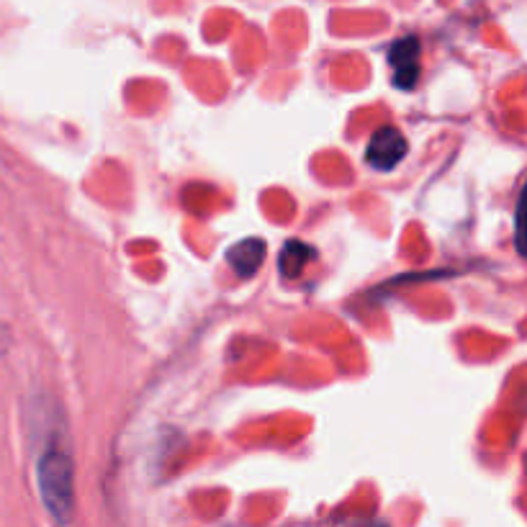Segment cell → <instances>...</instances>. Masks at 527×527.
<instances>
[{"label": "cell", "instance_id": "6da1fadb", "mask_svg": "<svg viewBox=\"0 0 527 527\" xmlns=\"http://www.w3.org/2000/svg\"><path fill=\"white\" fill-rule=\"evenodd\" d=\"M36 484L49 515L60 525H67L72 517L75 502V474H72V458L60 445H47L36 458Z\"/></svg>", "mask_w": 527, "mask_h": 527}, {"label": "cell", "instance_id": "3957f363", "mask_svg": "<svg viewBox=\"0 0 527 527\" xmlns=\"http://www.w3.org/2000/svg\"><path fill=\"white\" fill-rule=\"evenodd\" d=\"M389 62L394 67L396 88L412 90L420 78V42L417 36H404L399 42L391 44Z\"/></svg>", "mask_w": 527, "mask_h": 527}, {"label": "cell", "instance_id": "277c9868", "mask_svg": "<svg viewBox=\"0 0 527 527\" xmlns=\"http://www.w3.org/2000/svg\"><path fill=\"white\" fill-rule=\"evenodd\" d=\"M263 260H265V242L255 240V237L237 242V245L229 247L227 252V263L232 265L234 273L240 278H245V281L258 273Z\"/></svg>", "mask_w": 527, "mask_h": 527}, {"label": "cell", "instance_id": "5b68a950", "mask_svg": "<svg viewBox=\"0 0 527 527\" xmlns=\"http://www.w3.org/2000/svg\"><path fill=\"white\" fill-rule=\"evenodd\" d=\"M317 258V250L306 245V242L291 240L281 252V260H278V268H281L283 278H299L304 273V268L312 260Z\"/></svg>", "mask_w": 527, "mask_h": 527}, {"label": "cell", "instance_id": "7a4b0ae2", "mask_svg": "<svg viewBox=\"0 0 527 527\" xmlns=\"http://www.w3.org/2000/svg\"><path fill=\"white\" fill-rule=\"evenodd\" d=\"M407 150L409 147L404 134L399 129H394V126H384L368 142L366 160L373 170H384L386 173V170H394L404 160Z\"/></svg>", "mask_w": 527, "mask_h": 527}]
</instances>
